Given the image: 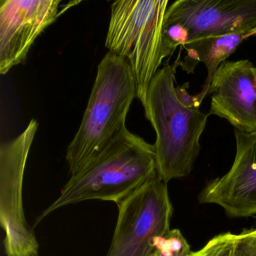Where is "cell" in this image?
Returning a JSON list of instances; mask_svg holds the SVG:
<instances>
[{
  "instance_id": "obj_1",
  "label": "cell",
  "mask_w": 256,
  "mask_h": 256,
  "mask_svg": "<svg viewBox=\"0 0 256 256\" xmlns=\"http://www.w3.org/2000/svg\"><path fill=\"white\" fill-rule=\"evenodd\" d=\"M156 175L154 145L126 128L89 164L72 175L38 222L59 208L84 200L118 204Z\"/></svg>"
},
{
  "instance_id": "obj_2",
  "label": "cell",
  "mask_w": 256,
  "mask_h": 256,
  "mask_svg": "<svg viewBox=\"0 0 256 256\" xmlns=\"http://www.w3.org/2000/svg\"><path fill=\"white\" fill-rule=\"evenodd\" d=\"M174 82V71L166 64L152 78L143 106L156 134L154 146L157 174L166 184L191 173L209 116L199 104H184L176 95Z\"/></svg>"
},
{
  "instance_id": "obj_3",
  "label": "cell",
  "mask_w": 256,
  "mask_h": 256,
  "mask_svg": "<svg viewBox=\"0 0 256 256\" xmlns=\"http://www.w3.org/2000/svg\"><path fill=\"white\" fill-rule=\"evenodd\" d=\"M136 82L128 62L109 52L97 67L95 82L82 124L67 148L71 174L89 164L126 127Z\"/></svg>"
},
{
  "instance_id": "obj_4",
  "label": "cell",
  "mask_w": 256,
  "mask_h": 256,
  "mask_svg": "<svg viewBox=\"0 0 256 256\" xmlns=\"http://www.w3.org/2000/svg\"><path fill=\"white\" fill-rule=\"evenodd\" d=\"M168 5V0H119L110 7L106 47L128 62L143 106L150 84L167 58L163 28Z\"/></svg>"
},
{
  "instance_id": "obj_5",
  "label": "cell",
  "mask_w": 256,
  "mask_h": 256,
  "mask_svg": "<svg viewBox=\"0 0 256 256\" xmlns=\"http://www.w3.org/2000/svg\"><path fill=\"white\" fill-rule=\"evenodd\" d=\"M242 32L256 34V0H178L164 16V50L168 56L198 38Z\"/></svg>"
},
{
  "instance_id": "obj_6",
  "label": "cell",
  "mask_w": 256,
  "mask_h": 256,
  "mask_svg": "<svg viewBox=\"0 0 256 256\" xmlns=\"http://www.w3.org/2000/svg\"><path fill=\"white\" fill-rule=\"evenodd\" d=\"M118 206V222L107 256H154L157 240L170 230L167 184L156 175Z\"/></svg>"
},
{
  "instance_id": "obj_7",
  "label": "cell",
  "mask_w": 256,
  "mask_h": 256,
  "mask_svg": "<svg viewBox=\"0 0 256 256\" xmlns=\"http://www.w3.org/2000/svg\"><path fill=\"white\" fill-rule=\"evenodd\" d=\"M32 119L18 137L0 146V221L7 256H38V244L26 222L22 202L24 175L38 130Z\"/></svg>"
},
{
  "instance_id": "obj_8",
  "label": "cell",
  "mask_w": 256,
  "mask_h": 256,
  "mask_svg": "<svg viewBox=\"0 0 256 256\" xmlns=\"http://www.w3.org/2000/svg\"><path fill=\"white\" fill-rule=\"evenodd\" d=\"M60 0L0 1V74L26 60L36 38L60 16Z\"/></svg>"
},
{
  "instance_id": "obj_9",
  "label": "cell",
  "mask_w": 256,
  "mask_h": 256,
  "mask_svg": "<svg viewBox=\"0 0 256 256\" xmlns=\"http://www.w3.org/2000/svg\"><path fill=\"white\" fill-rule=\"evenodd\" d=\"M209 115L226 119L235 130L256 132V67L248 60L226 61L212 77Z\"/></svg>"
},
{
  "instance_id": "obj_10",
  "label": "cell",
  "mask_w": 256,
  "mask_h": 256,
  "mask_svg": "<svg viewBox=\"0 0 256 256\" xmlns=\"http://www.w3.org/2000/svg\"><path fill=\"white\" fill-rule=\"evenodd\" d=\"M236 154L230 170L208 184L202 203L214 204L232 217L256 214V132L234 131Z\"/></svg>"
},
{
  "instance_id": "obj_11",
  "label": "cell",
  "mask_w": 256,
  "mask_h": 256,
  "mask_svg": "<svg viewBox=\"0 0 256 256\" xmlns=\"http://www.w3.org/2000/svg\"><path fill=\"white\" fill-rule=\"evenodd\" d=\"M247 32H234L218 36L198 38L184 46L186 56L179 65L188 74L194 72V67L202 62L208 70V76L202 92L196 96L199 103H202L208 95L212 77L218 67L235 52L240 44L247 37Z\"/></svg>"
},
{
  "instance_id": "obj_12",
  "label": "cell",
  "mask_w": 256,
  "mask_h": 256,
  "mask_svg": "<svg viewBox=\"0 0 256 256\" xmlns=\"http://www.w3.org/2000/svg\"><path fill=\"white\" fill-rule=\"evenodd\" d=\"M192 252L190 244L179 229H172L156 244L152 256H188Z\"/></svg>"
},
{
  "instance_id": "obj_13",
  "label": "cell",
  "mask_w": 256,
  "mask_h": 256,
  "mask_svg": "<svg viewBox=\"0 0 256 256\" xmlns=\"http://www.w3.org/2000/svg\"><path fill=\"white\" fill-rule=\"evenodd\" d=\"M238 236L230 232L217 235L203 248L192 252L188 256H236Z\"/></svg>"
},
{
  "instance_id": "obj_14",
  "label": "cell",
  "mask_w": 256,
  "mask_h": 256,
  "mask_svg": "<svg viewBox=\"0 0 256 256\" xmlns=\"http://www.w3.org/2000/svg\"><path fill=\"white\" fill-rule=\"evenodd\" d=\"M236 256H256V229L238 234Z\"/></svg>"
}]
</instances>
